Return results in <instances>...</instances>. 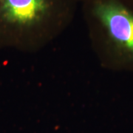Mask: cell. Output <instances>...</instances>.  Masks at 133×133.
Segmentation results:
<instances>
[{
	"label": "cell",
	"mask_w": 133,
	"mask_h": 133,
	"mask_svg": "<svg viewBox=\"0 0 133 133\" xmlns=\"http://www.w3.org/2000/svg\"><path fill=\"white\" fill-rule=\"evenodd\" d=\"M81 0H79V2H81Z\"/></svg>",
	"instance_id": "3"
},
{
	"label": "cell",
	"mask_w": 133,
	"mask_h": 133,
	"mask_svg": "<svg viewBox=\"0 0 133 133\" xmlns=\"http://www.w3.org/2000/svg\"><path fill=\"white\" fill-rule=\"evenodd\" d=\"M79 0H0V48L36 52L60 36Z\"/></svg>",
	"instance_id": "1"
},
{
	"label": "cell",
	"mask_w": 133,
	"mask_h": 133,
	"mask_svg": "<svg viewBox=\"0 0 133 133\" xmlns=\"http://www.w3.org/2000/svg\"><path fill=\"white\" fill-rule=\"evenodd\" d=\"M91 47L106 70L133 73V2L81 0Z\"/></svg>",
	"instance_id": "2"
}]
</instances>
